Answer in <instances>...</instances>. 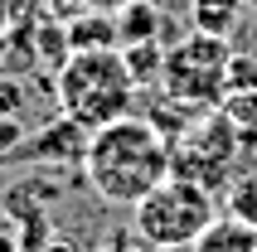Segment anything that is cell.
<instances>
[{
	"mask_svg": "<svg viewBox=\"0 0 257 252\" xmlns=\"http://www.w3.org/2000/svg\"><path fill=\"white\" fill-rule=\"evenodd\" d=\"M63 34H68V49L83 54V49H121V34H116V15L107 10H78L63 20Z\"/></svg>",
	"mask_w": 257,
	"mask_h": 252,
	"instance_id": "7",
	"label": "cell"
},
{
	"mask_svg": "<svg viewBox=\"0 0 257 252\" xmlns=\"http://www.w3.org/2000/svg\"><path fill=\"white\" fill-rule=\"evenodd\" d=\"M87 136H92V131H87L83 121H73L68 112H58L39 136L29 141V160H49V165H83Z\"/></svg>",
	"mask_w": 257,
	"mask_h": 252,
	"instance_id": "6",
	"label": "cell"
},
{
	"mask_svg": "<svg viewBox=\"0 0 257 252\" xmlns=\"http://www.w3.org/2000/svg\"><path fill=\"white\" fill-rule=\"evenodd\" d=\"M218 112L233 121V131L247 141H257V87H228L223 97H218Z\"/></svg>",
	"mask_w": 257,
	"mask_h": 252,
	"instance_id": "12",
	"label": "cell"
},
{
	"mask_svg": "<svg viewBox=\"0 0 257 252\" xmlns=\"http://www.w3.org/2000/svg\"><path fill=\"white\" fill-rule=\"evenodd\" d=\"M238 151H243V136L233 131V121L223 112H214L170 146V175H185V180L204 184V189H218L228 180Z\"/></svg>",
	"mask_w": 257,
	"mask_h": 252,
	"instance_id": "5",
	"label": "cell"
},
{
	"mask_svg": "<svg viewBox=\"0 0 257 252\" xmlns=\"http://www.w3.org/2000/svg\"><path fill=\"white\" fill-rule=\"evenodd\" d=\"M243 5H247V10H257V0H243Z\"/></svg>",
	"mask_w": 257,
	"mask_h": 252,
	"instance_id": "21",
	"label": "cell"
},
{
	"mask_svg": "<svg viewBox=\"0 0 257 252\" xmlns=\"http://www.w3.org/2000/svg\"><path fill=\"white\" fill-rule=\"evenodd\" d=\"M228 39H218V34H199V29H189L180 44L165 49V68H160V87H165V97L189 107V112H199V107H218L223 97V87H228Z\"/></svg>",
	"mask_w": 257,
	"mask_h": 252,
	"instance_id": "4",
	"label": "cell"
},
{
	"mask_svg": "<svg viewBox=\"0 0 257 252\" xmlns=\"http://www.w3.org/2000/svg\"><path fill=\"white\" fill-rule=\"evenodd\" d=\"M83 175L92 194L112 209L141 204L160 180H170V141L156 121L146 116H116L87 136L83 151Z\"/></svg>",
	"mask_w": 257,
	"mask_h": 252,
	"instance_id": "1",
	"label": "cell"
},
{
	"mask_svg": "<svg viewBox=\"0 0 257 252\" xmlns=\"http://www.w3.org/2000/svg\"><path fill=\"white\" fill-rule=\"evenodd\" d=\"M218 218L214 209V189L170 175L160 180L141 204H131V233L146 242L151 252H189L194 238Z\"/></svg>",
	"mask_w": 257,
	"mask_h": 252,
	"instance_id": "3",
	"label": "cell"
},
{
	"mask_svg": "<svg viewBox=\"0 0 257 252\" xmlns=\"http://www.w3.org/2000/svg\"><path fill=\"white\" fill-rule=\"evenodd\" d=\"M189 252H257V223L238 218V213H218L204 228Z\"/></svg>",
	"mask_w": 257,
	"mask_h": 252,
	"instance_id": "8",
	"label": "cell"
},
{
	"mask_svg": "<svg viewBox=\"0 0 257 252\" xmlns=\"http://www.w3.org/2000/svg\"><path fill=\"white\" fill-rule=\"evenodd\" d=\"M34 0H0V34H10L15 25H29Z\"/></svg>",
	"mask_w": 257,
	"mask_h": 252,
	"instance_id": "14",
	"label": "cell"
},
{
	"mask_svg": "<svg viewBox=\"0 0 257 252\" xmlns=\"http://www.w3.org/2000/svg\"><path fill=\"white\" fill-rule=\"evenodd\" d=\"M121 58L131 68V83L136 87H160V68H165V44H121Z\"/></svg>",
	"mask_w": 257,
	"mask_h": 252,
	"instance_id": "11",
	"label": "cell"
},
{
	"mask_svg": "<svg viewBox=\"0 0 257 252\" xmlns=\"http://www.w3.org/2000/svg\"><path fill=\"white\" fill-rule=\"evenodd\" d=\"M34 252H78V247H73V242H58V238H49L44 247H34Z\"/></svg>",
	"mask_w": 257,
	"mask_h": 252,
	"instance_id": "20",
	"label": "cell"
},
{
	"mask_svg": "<svg viewBox=\"0 0 257 252\" xmlns=\"http://www.w3.org/2000/svg\"><path fill=\"white\" fill-rule=\"evenodd\" d=\"M25 146V126H20V116H0V160L10 151H20Z\"/></svg>",
	"mask_w": 257,
	"mask_h": 252,
	"instance_id": "17",
	"label": "cell"
},
{
	"mask_svg": "<svg viewBox=\"0 0 257 252\" xmlns=\"http://www.w3.org/2000/svg\"><path fill=\"white\" fill-rule=\"evenodd\" d=\"M121 5H131V0H83V10H107V15H116Z\"/></svg>",
	"mask_w": 257,
	"mask_h": 252,
	"instance_id": "19",
	"label": "cell"
},
{
	"mask_svg": "<svg viewBox=\"0 0 257 252\" xmlns=\"http://www.w3.org/2000/svg\"><path fill=\"white\" fill-rule=\"evenodd\" d=\"M20 107H25V87L0 73V116H20Z\"/></svg>",
	"mask_w": 257,
	"mask_h": 252,
	"instance_id": "16",
	"label": "cell"
},
{
	"mask_svg": "<svg viewBox=\"0 0 257 252\" xmlns=\"http://www.w3.org/2000/svg\"><path fill=\"white\" fill-rule=\"evenodd\" d=\"M0 252H20V233H15L5 218H0Z\"/></svg>",
	"mask_w": 257,
	"mask_h": 252,
	"instance_id": "18",
	"label": "cell"
},
{
	"mask_svg": "<svg viewBox=\"0 0 257 252\" xmlns=\"http://www.w3.org/2000/svg\"><path fill=\"white\" fill-rule=\"evenodd\" d=\"M228 87H257V58H243V54L228 58Z\"/></svg>",
	"mask_w": 257,
	"mask_h": 252,
	"instance_id": "15",
	"label": "cell"
},
{
	"mask_svg": "<svg viewBox=\"0 0 257 252\" xmlns=\"http://www.w3.org/2000/svg\"><path fill=\"white\" fill-rule=\"evenodd\" d=\"M243 10H247L243 0H189V29L233 39L238 25H243Z\"/></svg>",
	"mask_w": 257,
	"mask_h": 252,
	"instance_id": "9",
	"label": "cell"
},
{
	"mask_svg": "<svg viewBox=\"0 0 257 252\" xmlns=\"http://www.w3.org/2000/svg\"><path fill=\"white\" fill-rule=\"evenodd\" d=\"M228 213H238V218L257 223V180H243V184L228 194Z\"/></svg>",
	"mask_w": 257,
	"mask_h": 252,
	"instance_id": "13",
	"label": "cell"
},
{
	"mask_svg": "<svg viewBox=\"0 0 257 252\" xmlns=\"http://www.w3.org/2000/svg\"><path fill=\"white\" fill-rule=\"evenodd\" d=\"M160 25H165V15H160L156 0H131V5L116 10V34H121V44H151V39H160Z\"/></svg>",
	"mask_w": 257,
	"mask_h": 252,
	"instance_id": "10",
	"label": "cell"
},
{
	"mask_svg": "<svg viewBox=\"0 0 257 252\" xmlns=\"http://www.w3.org/2000/svg\"><path fill=\"white\" fill-rule=\"evenodd\" d=\"M58 83V112H68L73 121H83L87 131L116 121L136 107V83H131V68L121 49H83V54H68L63 68L54 73Z\"/></svg>",
	"mask_w": 257,
	"mask_h": 252,
	"instance_id": "2",
	"label": "cell"
}]
</instances>
